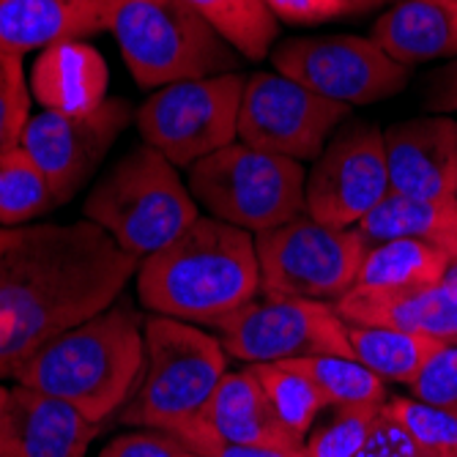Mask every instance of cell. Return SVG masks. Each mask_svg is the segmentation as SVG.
<instances>
[{
	"mask_svg": "<svg viewBox=\"0 0 457 457\" xmlns=\"http://www.w3.org/2000/svg\"><path fill=\"white\" fill-rule=\"evenodd\" d=\"M258 294L261 266L253 233L214 217H197L173 244L137 266L143 307L184 323L217 326Z\"/></svg>",
	"mask_w": 457,
	"mask_h": 457,
	"instance_id": "2",
	"label": "cell"
},
{
	"mask_svg": "<svg viewBox=\"0 0 457 457\" xmlns=\"http://www.w3.org/2000/svg\"><path fill=\"white\" fill-rule=\"evenodd\" d=\"M348 326H381L457 345V261L441 282L411 290H348L335 302Z\"/></svg>",
	"mask_w": 457,
	"mask_h": 457,
	"instance_id": "17",
	"label": "cell"
},
{
	"mask_svg": "<svg viewBox=\"0 0 457 457\" xmlns=\"http://www.w3.org/2000/svg\"><path fill=\"white\" fill-rule=\"evenodd\" d=\"M214 328L225 353L246 364H277L304 356L356 359L348 323L331 302L261 296L222 318Z\"/></svg>",
	"mask_w": 457,
	"mask_h": 457,
	"instance_id": "10",
	"label": "cell"
},
{
	"mask_svg": "<svg viewBox=\"0 0 457 457\" xmlns=\"http://www.w3.org/2000/svg\"><path fill=\"white\" fill-rule=\"evenodd\" d=\"M351 107L331 102L279 71H258L244 82L238 140L249 148L315 162Z\"/></svg>",
	"mask_w": 457,
	"mask_h": 457,
	"instance_id": "11",
	"label": "cell"
},
{
	"mask_svg": "<svg viewBox=\"0 0 457 457\" xmlns=\"http://www.w3.org/2000/svg\"><path fill=\"white\" fill-rule=\"evenodd\" d=\"M381 413L397 422L428 457L457 452V413L417 397H392L384 403Z\"/></svg>",
	"mask_w": 457,
	"mask_h": 457,
	"instance_id": "29",
	"label": "cell"
},
{
	"mask_svg": "<svg viewBox=\"0 0 457 457\" xmlns=\"http://www.w3.org/2000/svg\"><path fill=\"white\" fill-rule=\"evenodd\" d=\"M411 395L457 413V345L441 348L411 384Z\"/></svg>",
	"mask_w": 457,
	"mask_h": 457,
	"instance_id": "33",
	"label": "cell"
},
{
	"mask_svg": "<svg viewBox=\"0 0 457 457\" xmlns=\"http://www.w3.org/2000/svg\"><path fill=\"white\" fill-rule=\"evenodd\" d=\"M145 367V331L129 302L118 299L47 345H41L14 376L17 384L74 405L104 422L127 405Z\"/></svg>",
	"mask_w": 457,
	"mask_h": 457,
	"instance_id": "3",
	"label": "cell"
},
{
	"mask_svg": "<svg viewBox=\"0 0 457 457\" xmlns=\"http://www.w3.org/2000/svg\"><path fill=\"white\" fill-rule=\"evenodd\" d=\"M195 420L233 444H263L282 449L304 446V441H299L282 425L249 367L241 372H225Z\"/></svg>",
	"mask_w": 457,
	"mask_h": 457,
	"instance_id": "21",
	"label": "cell"
},
{
	"mask_svg": "<svg viewBox=\"0 0 457 457\" xmlns=\"http://www.w3.org/2000/svg\"><path fill=\"white\" fill-rule=\"evenodd\" d=\"M343 4H345L348 14H356V12H367V9H376V6H381L384 0H343Z\"/></svg>",
	"mask_w": 457,
	"mask_h": 457,
	"instance_id": "38",
	"label": "cell"
},
{
	"mask_svg": "<svg viewBox=\"0 0 457 457\" xmlns=\"http://www.w3.org/2000/svg\"><path fill=\"white\" fill-rule=\"evenodd\" d=\"M261 294L287 299L340 302L356 285L367 241L356 228H326L302 214L258 233Z\"/></svg>",
	"mask_w": 457,
	"mask_h": 457,
	"instance_id": "8",
	"label": "cell"
},
{
	"mask_svg": "<svg viewBox=\"0 0 457 457\" xmlns=\"http://www.w3.org/2000/svg\"><path fill=\"white\" fill-rule=\"evenodd\" d=\"M304 164L233 143L189 168V192L214 220L266 233L307 214Z\"/></svg>",
	"mask_w": 457,
	"mask_h": 457,
	"instance_id": "7",
	"label": "cell"
},
{
	"mask_svg": "<svg viewBox=\"0 0 457 457\" xmlns=\"http://www.w3.org/2000/svg\"><path fill=\"white\" fill-rule=\"evenodd\" d=\"M99 457H187V446L170 433H129L110 441Z\"/></svg>",
	"mask_w": 457,
	"mask_h": 457,
	"instance_id": "35",
	"label": "cell"
},
{
	"mask_svg": "<svg viewBox=\"0 0 457 457\" xmlns=\"http://www.w3.org/2000/svg\"><path fill=\"white\" fill-rule=\"evenodd\" d=\"M82 212L137 261L173 244L200 217L189 187L151 145L123 156L94 187Z\"/></svg>",
	"mask_w": 457,
	"mask_h": 457,
	"instance_id": "5",
	"label": "cell"
},
{
	"mask_svg": "<svg viewBox=\"0 0 457 457\" xmlns=\"http://www.w3.org/2000/svg\"><path fill=\"white\" fill-rule=\"evenodd\" d=\"M132 107L127 99H107L86 115H63L41 110L30 115L22 148L47 176L55 203H66L91 179L120 132L129 127Z\"/></svg>",
	"mask_w": 457,
	"mask_h": 457,
	"instance_id": "14",
	"label": "cell"
},
{
	"mask_svg": "<svg viewBox=\"0 0 457 457\" xmlns=\"http://www.w3.org/2000/svg\"><path fill=\"white\" fill-rule=\"evenodd\" d=\"M372 41L397 63L457 58V0H400L372 25Z\"/></svg>",
	"mask_w": 457,
	"mask_h": 457,
	"instance_id": "20",
	"label": "cell"
},
{
	"mask_svg": "<svg viewBox=\"0 0 457 457\" xmlns=\"http://www.w3.org/2000/svg\"><path fill=\"white\" fill-rule=\"evenodd\" d=\"M143 331L145 367L120 422L170 433L205 408L225 376L228 353L217 337L176 318H148Z\"/></svg>",
	"mask_w": 457,
	"mask_h": 457,
	"instance_id": "6",
	"label": "cell"
},
{
	"mask_svg": "<svg viewBox=\"0 0 457 457\" xmlns=\"http://www.w3.org/2000/svg\"><path fill=\"white\" fill-rule=\"evenodd\" d=\"M356 457H428V454L413 444V438L397 422L378 413Z\"/></svg>",
	"mask_w": 457,
	"mask_h": 457,
	"instance_id": "34",
	"label": "cell"
},
{
	"mask_svg": "<svg viewBox=\"0 0 457 457\" xmlns=\"http://www.w3.org/2000/svg\"><path fill=\"white\" fill-rule=\"evenodd\" d=\"M348 337L353 345L356 359L376 372L384 381L411 386L425 364L449 343L428 337V335H411V331L381 328V326H348Z\"/></svg>",
	"mask_w": 457,
	"mask_h": 457,
	"instance_id": "24",
	"label": "cell"
},
{
	"mask_svg": "<svg viewBox=\"0 0 457 457\" xmlns=\"http://www.w3.org/2000/svg\"><path fill=\"white\" fill-rule=\"evenodd\" d=\"M392 192L411 197L457 195V120L422 115L384 129Z\"/></svg>",
	"mask_w": 457,
	"mask_h": 457,
	"instance_id": "16",
	"label": "cell"
},
{
	"mask_svg": "<svg viewBox=\"0 0 457 457\" xmlns=\"http://www.w3.org/2000/svg\"><path fill=\"white\" fill-rule=\"evenodd\" d=\"M246 367L263 386V392H266L274 413L282 420V425L299 441H304L307 433L312 430L318 411L326 405L320 392L304 376L287 370L285 364L258 361V364H246Z\"/></svg>",
	"mask_w": 457,
	"mask_h": 457,
	"instance_id": "28",
	"label": "cell"
},
{
	"mask_svg": "<svg viewBox=\"0 0 457 457\" xmlns=\"http://www.w3.org/2000/svg\"><path fill=\"white\" fill-rule=\"evenodd\" d=\"M110 69L86 41H58L38 53L30 74L33 99L53 112L86 115L107 102Z\"/></svg>",
	"mask_w": 457,
	"mask_h": 457,
	"instance_id": "19",
	"label": "cell"
},
{
	"mask_svg": "<svg viewBox=\"0 0 457 457\" xmlns=\"http://www.w3.org/2000/svg\"><path fill=\"white\" fill-rule=\"evenodd\" d=\"M304 376L331 408H372L381 411L386 397L384 378H378L359 359L348 356H304L277 361Z\"/></svg>",
	"mask_w": 457,
	"mask_h": 457,
	"instance_id": "25",
	"label": "cell"
},
{
	"mask_svg": "<svg viewBox=\"0 0 457 457\" xmlns=\"http://www.w3.org/2000/svg\"><path fill=\"white\" fill-rule=\"evenodd\" d=\"M187 449L205 454V457H310L304 446L299 449H282V446H263V444H233L212 433L203 422L189 420L181 428L170 430Z\"/></svg>",
	"mask_w": 457,
	"mask_h": 457,
	"instance_id": "32",
	"label": "cell"
},
{
	"mask_svg": "<svg viewBox=\"0 0 457 457\" xmlns=\"http://www.w3.org/2000/svg\"><path fill=\"white\" fill-rule=\"evenodd\" d=\"M55 205L47 176L22 145L0 154V225L20 228Z\"/></svg>",
	"mask_w": 457,
	"mask_h": 457,
	"instance_id": "27",
	"label": "cell"
},
{
	"mask_svg": "<svg viewBox=\"0 0 457 457\" xmlns=\"http://www.w3.org/2000/svg\"><path fill=\"white\" fill-rule=\"evenodd\" d=\"M454 258L417 238H389L367 244L356 274L359 290H411L444 279ZM351 287V290H353Z\"/></svg>",
	"mask_w": 457,
	"mask_h": 457,
	"instance_id": "23",
	"label": "cell"
},
{
	"mask_svg": "<svg viewBox=\"0 0 457 457\" xmlns=\"http://www.w3.org/2000/svg\"><path fill=\"white\" fill-rule=\"evenodd\" d=\"M30 120V88L22 71V58L0 50V154L22 145Z\"/></svg>",
	"mask_w": 457,
	"mask_h": 457,
	"instance_id": "30",
	"label": "cell"
},
{
	"mask_svg": "<svg viewBox=\"0 0 457 457\" xmlns=\"http://www.w3.org/2000/svg\"><path fill=\"white\" fill-rule=\"evenodd\" d=\"M137 266L88 220L0 230V381L61 331L115 304Z\"/></svg>",
	"mask_w": 457,
	"mask_h": 457,
	"instance_id": "1",
	"label": "cell"
},
{
	"mask_svg": "<svg viewBox=\"0 0 457 457\" xmlns=\"http://www.w3.org/2000/svg\"><path fill=\"white\" fill-rule=\"evenodd\" d=\"M6 400H9V389H6V386H0V411H4Z\"/></svg>",
	"mask_w": 457,
	"mask_h": 457,
	"instance_id": "39",
	"label": "cell"
},
{
	"mask_svg": "<svg viewBox=\"0 0 457 457\" xmlns=\"http://www.w3.org/2000/svg\"><path fill=\"white\" fill-rule=\"evenodd\" d=\"M115 0H0V50L25 55L110 30Z\"/></svg>",
	"mask_w": 457,
	"mask_h": 457,
	"instance_id": "18",
	"label": "cell"
},
{
	"mask_svg": "<svg viewBox=\"0 0 457 457\" xmlns=\"http://www.w3.org/2000/svg\"><path fill=\"white\" fill-rule=\"evenodd\" d=\"M367 244L389 238H417L457 261V195L454 197H411L389 192L376 209L356 225Z\"/></svg>",
	"mask_w": 457,
	"mask_h": 457,
	"instance_id": "22",
	"label": "cell"
},
{
	"mask_svg": "<svg viewBox=\"0 0 457 457\" xmlns=\"http://www.w3.org/2000/svg\"><path fill=\"white\" fill-rule=\"evenodd\" d=\"M392 192L384 129L348 123L326 143L304 181L307 214L326 228H356Z\"/></svg>",
	"mask_w": 457,
	"mask_h": 457,
	"instance_id": "13",
	"label": "cell"
},
{
	"mask_svg": "<svg viewBox=\"0 0 457 457\" xmlns=\"http://www.w3.org/2000/svg\"><path fill=\"white\" fill-rule=\"evenodd\" d=\"M422 104L428 112H436V115L457 110V58H452L446 66L430 74Z\"/></svg>",
	"mask_w": 457,
	"mask_h": 457,
	"instance_id": "37",
	"label": "cell"
},
{
	"mask_svg": "<svg viewBox=\"0 0 457 457\" xmlns=\"http://www.w3.org/2000/svg\"><path fill=\"white\" fill-rule=\"evenodd\" d=\"M266 4L274 17L294 25H315L348 14L343 0H266Z\"/></svg>",
	"mask_w": 457,
	"mask_h": 457,
	"instance_id": "36",
	"label": "cell"
},
{
	"mask_svg": "<svg viewBox=\"0 0 457 457\" xmlns=\"http://www.w3.org/2000/svg\"><path fill=\"white\" fill-rule=\"evenodd\" d=\"M378 413L372 408H337L335 420L304 441V452L310 457H356Z\"/></svg>",
	"mask_w": 457,
	"mask_h": 457,
	"instance_id": "31",
	"label": "cell"
},
{
	"mask_svg": "<svg viewBox=\"0 0 457 457\" xmlns=\"http://www.w3.org/2000/svg\"><path fill=\"white\" fill-rule=\"evenodd\" d=\"M244 77L217 74L156 88L137 110V129L173 168H192L238 140Z\"/></svg>",
	"mask_w": 457,
	"mask_h": 457,
	"instance_id": "9",
	"label": "cell"
},
{
	"mask_svg": "<svg viewBox=\"0 0 457 457\" xmlns=\"http://www.w3.org/2000/svg\"><path fill=\"white\" fill-rule=\"evenodd\" d=\"M110 30L140 88L230 74L238 53L187 0H115Z\"/></svg>",
	"mask_w": 457,
	"mask_h": 457,
	"instance_id": "4",
	"label": "cell"
},
{
	"mask_svg": "<svg viewBox=\"0 0 457 457\" xmlns=\"http://www.w3.org/2000/svg\"><path fill=\"white\" fill-rule=\"evenodd\" d=\"M444 457H457V452H452V454H444Z\"/></svg>",
	"mask_w": 457,
	"mask_h": 457,
	"instance_id": "41",
	"label": "cell"
},
{
	"mask_svg": "<svg viewBox=\"0 0 457 457\" xmlns=\"http://www.w3.org/2000/svg\"><path fill=\"white\" fill-rule=\"evenodd\" d=\"M228 45L249 58L261 61L269 55L279 33L277 17L266 0H187Z\"/></svg>",
	"mask_w": 457,
	"mask_h": 457,
	"instance_id": "26",
	"label": "cell"
},
{
	"mask_svg": "<svg viewBox=\"0 0 457 457\" xmlns=\"http://www.w3.org/2000/svg\"><path fill=\"white\" fill-rule=\"evenodd\" d=\"M99 433L74 405L17 384L0 411V457H86Z\"/></svg>",
	"mask_w": 457,
	"mask_h": 457,
	"instance_id": "15",
	"label": "cell"
},
{
	"mask_svg": "<svg viewBox=\"0 0 457 457\" xmlns=\"http://www.w3.org/2000/svg\"><path fill=\"white\" fill-rule=\"evenodd\" d=\"M274 69L340 104H376L408 86V66L392 61L372 36L285 38L271 55Z\"/></svg>",
	"mask_w": 457,
	"mask_h": 457,
	"instance_id": "12",
	"label": "cell"
},
{
	"mask_svg": "<svg viewBox=\"0 0 457 457\" xmlns=\"http://www.w3.org/2000/svg\"><path fill=\"white\" fill-rule=\"evenodd\" d=\"M187 457H205V454H197V452H192V449H187Z\"/></svg>",
	"mask_w": 457,
	"mask_h": 457,
	"instance_id": "40",
	"label": "cell"
}]
</instances>
